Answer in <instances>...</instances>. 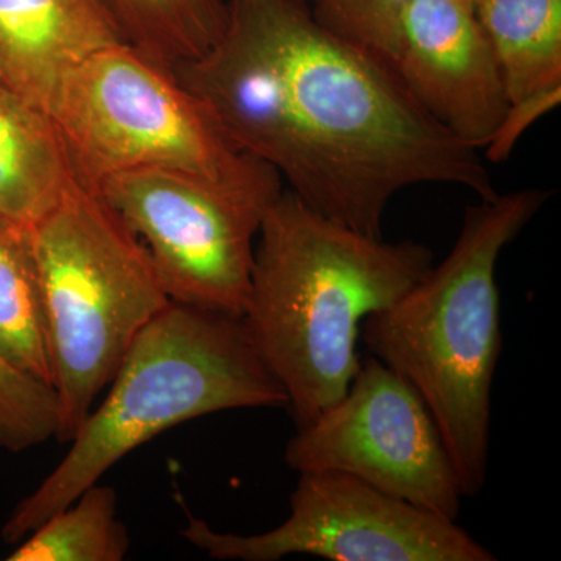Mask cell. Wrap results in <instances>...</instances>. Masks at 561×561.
<instances>
[{
	"label": "cell",
	"mask_w": 561,
	"mask_h": 561,
	"mask_svg": "<svg viewBox=\"0 0 561 561\" xmlns=\"http://www.w3.org/2000/svg\"><path fill=\"white\" fill-rule=\"evenodd\" d=\"M227 27L172 69L241 149L317 213L382 238L391 198L416 184L496 197L478 150L445 130L382 58L302 0H227Z\"/></svg>",
	"instance_id": "cell-1"
},
{
	"label": "cell",
	"mask_w": 561,
	"mask_h": 561,
	"mask_svg": "<svg viewBox=\"0 0 561 561\" xmlns=\"http://www.w3.org/2000/svg\"><path fill=\"white\" fill-rule=\"evenodd\" d=\"M434 265L430 247L387 242L317 213L289 190L265 210L241 320L297 427L341 400L362 324Z\"/></svg>",
	"instance_id": "cell-2"
},
{
	"label": "cell",
	"mask_w": 561,
	"mask_h": 561,
	"mask_svg": "<svg viewBox=\"0 0 561 561\" xmlns=\"http://www.w3.org/2000/svg\"><path fill=\"white\" fill-rule=\"evenodd\" d=\"M551 195L529 187L468 206L445 261L362 324L371 356L426 404L463 497L479 496L489 472L491 391L502 348L497 262Z\"/></svg>",
	"instance_id": "cell-3"
},
{
	"label": "cell",
	"mask_w": 561,
	"mask_h": 561,
	"mask_svg": "<svg viewBox=\"0 0 561 561\" xmlns=\"http://www.w3.org/2000/svg\"><path fill=\"white\" fill-rule=\"evenodd\" d=\"M69 451L3 527L20 542L125 456L162 432L210 413L287 408L241 317L172 301L139 332Z\"/></svg>",
	"instance_id": "cell-4"
},
{
	"label": "cell",
	"mask_w": 561,
	"mask_h": 561,
	"mask_svg": "<svg viewBox=\"0 0 561 561\" xmlns=\"http://www.w3.org/2000/svg\"><path fill=\"white\" fill-rule=\"evenodd\" d=\"M28 232L60 413L57 440L69 443L139 332L172 300L138 234L76 172Z\"/></svg>",
	"instance_id": "cell-5"
},
{
	"label": "cell",
	"mask_w": 561,
	"mask_h": 561,
	"mask_svg": "<svg viewBox=\"0 0 561 561\" xmlns=\"http://www.w3.org/2000/svg\"><path fill=\"white\" fill-rule=\"evenodd\" d=\"M50 119L88 184L133 169H168L264 205L284 191L278 173L241 149L171 69L124 43L70 73Z\"/></svg>",
	"instance_id": "cell-6"
},
{
	"label": "cell",
	"mask_w": 561,
	"mask_h": 561,
	"mask_svg": "<svg viewBox=\"0 0 561 561\" xmlns=\"http://www.w3.org/2000/svg\"><path fill=\"white\" fill-rule=\"evenodd\" d=\"M183 537L214 560L494 561L453 519L339 472H300L290 515L275 529L241 535L190 516Z\"/></svg>",
	"instance_id": "cell-7"
},
{
	"label": "cell",
	"mask_w": 561,
	"mask_h": 561,
	"mask_svg": "<svg viewBox=\"0 0 561 561\" xmlns=\"http://www.w3.org/2000/svg\"><path fill=\"white\" fill-rule=\"evenodd\" d=\"M91 186L138 234L172 301L242 316L271 205L168 169L111 173Z\"/></svg>",
	"instance_id": "cell-8"
},
{
	"label": "cell",
	"mask_w": 561,
	"mask_h": 561,
	"mask_svg": "<svg viewBox=\"0 0 561 561\" xmlns=\"http://www.w3.org/2000/svg\"><path fill=\"white\" fill-rule=\"evenodd\" d=\"M290 470L339 472L457 522L459 478L437 423L411 383L376 357L362 362L341 400L297 427Z\"/></svg>",
	"instance_id": "cell-9"
},
{
	"label": "cell",
	"mask_w": 561,
	"mask_h": 561,
	"mask_svg": "<svg viewBox=\"0 0 561 561\" xmlns=\"http://www.w3.org/2000/svg\"><path fill=\"white\" fill-rule=\"evenodd\" d=\"M393 68L445 130L478 151L489 144L508 98L472 0H413Z\"/></svg>",
	"instance_id": "cell-10"
},
{
	"label": "cell",
	"mask_w": 561,
	"mask_h": 561,
	"mask_svg": "<svg viewBox=\"0 0 561 561\" xmlns=\"http://www.w3.org/2000/svg\"><path fill=\"white\" fill-rule=\"evenodd\" d=\"M121 43L95 0H0V77L49 117L70 73Z\"/></svg>",
	"instance_id": "cell-11"
},
{
	"label": "cell",
	"mask_w": 561,
	"mask_h": 561,
	"mask_svg": "<svg viewBox=\"0 0 561 561\" xmlns=\"http://www.w3.org/2000/svg\"><path fill=\"white\" fill-rule=\"evenodd\" d=\"M72 176L54 122L0 77V214L31 227Z\"/></svg>",
	"instance_id": "cell-12"
},
{
	"label": "cell",
	"mask_w": 561,
	"mask_h": 561,
	"mask_svg": "<svg viewBox=\"0 0 561 561\" xmlns=\"http://www.w3.org/2000/svg\"><path fill=\"white\" fill-rule=\"evenodd\" d=\"M508 103L561 87V0H472Z\"/></svg>",
	"instance_id": "cell-13"
},
{
	"label": "cell",
	"mask_w": 561,
	"mask_h": 561,
	"mask_svg": "<svg viewBox=\"0 0 561 561\" xmlns=\"http://www.w3.org/2000/svg\"><path fill=\"white\" fill-rule=\"evenodd\" d=\"M127 46L173 69L206 54L227 27V0H95Z\"/></svg>",
	"instance_id": "cell-14"
},
{
	"label": "cell",
	"mask_w": 561,
	"mask_h": 561,
	"mask_svg": "<svg viewBox=\"0 0 561 561\" xmlns=\"http://www.w3.org/2000/svg\"><path fill=\"white\" fill-rule=\"evenodd\" d=\"M0 354L51 387V360L31 232L0 214Z\"/></svg>",
	"instance_id": "cell-15"
},
{
	"label": "cell",
	"mask_w": 561,
	"mask_h": 561,
	"mask_svg": "<svg viewBox=\"0 0 561 561\" xmlns=\"http://www.w3.org/2000/svg\"><path fill=\"white\" fill-rule=\"evenodd\" d=\"M130 535L117 515L113 486L94 483L32 530L10 561H122Z\"/></svg>",
	"instance_id": "cell-16"
},
{
	"label": "cell",
	"mask_w": 561,
	"mask_h": 561,
	"mask_svg": "<svg viewBox=\"0 0 561 561\" xmlns=\"http://www.w3.org/2000/svg\"><path fill=\"white\" fill-rule=\"evenodd\" d=\"M58 424L54 389L0 354V448L27 451L57 438Z\"/></svg>",
	"instance_id": "cell-17"
},
{
	"label": "cell",
	"mask_w": 561,
	"mask_h": 561,
	"mask_svg": "<svg viewBox=\"0 0 561 561\" xmlns=\"http://www.w3.org/2000/svg\"><path fill=\"white\" fill-rule=\"evenodd\" d=\"M413 0H312L313 18L328 31L393 66L402 18Z\"/></svg>",
	"instance_id": "cell-18"
},
{
	"label": "cell",
	"mask_w": 561,
	"mask_h": 561,
	"mask_svg": "<svg viewBox=\"0 0 561 561\" xmlns=\"http://www.w3.org/2000/svg\"><path fill=\"white\" fill-rule=\"evenodd\" d=\"M561 102V87L549 88V90L534 92L526 98L508 103L501 124L493 133L485 149L486 160L502 162L511 158L518 140L524 133L542 116L559 106Z\"/></svg>",
	"instance_id": "cell-19"
},
{
	"label": "cell",
	"mask_w": 561,
	"mask_h": 561,
	"mask_svg": "<svg viewBox=\"0 0 561 561\" xmlns=\"http://www.w3.org/2000/svg\"><path fill=\"white\" fill-rule=\"evenodd\" d=\"M302 2L311 3V2H312V0H302Z\"/></svg>",
	"instance_id": "cell-20"
}]
</instances>
